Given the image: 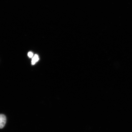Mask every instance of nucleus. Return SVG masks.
<instances>
[{
	"label": "nucleus",
	"instance_id": "f257e3e1",
	"mask_svg": "<svg viewBox=\"0 0 132 132\" xmlns=\"http://www.w3.org/2000/svg\"><path fill=\"white\" fill-rule=\"evenodd\" d=\"M6 119L5 116L0 114V129L4 128L6 122Z\"/></svg>",
	"mask_w": 132,
	"mask_h": 132
},
{
	"label": "nucleus",
	"instance_id": "f03ea898",
	"mask_svg": "<svg viewBox=\"0 0 132 132\" xmlns=\"http://www.w3.org/2000/svg\"><path fill=\"white\" fill-rule=\"evenodd\" d=\"M39 58L37 54L34 55V56L32 58V65H34L36 62L38 61Z\"/></svg>",
	"mask_w": 132,
	"mask_h": 132
},
{
	"label": "nucleus",
	"instance_id": "7ed1b4c3",
	"mask_svg": "<svg viewBox=\"0 0 132 132\" xmlns=\"http://www.w3.org/2000/svg\"><path fill=\"white\" fill-rule=\"evenodd\" d=\"M28 55L30 58H32L34 56V54L32 52H29L28 54Z\"/></svg>",
	"mask_w": 132,
	"mask_h": 132
}]
</instances>
